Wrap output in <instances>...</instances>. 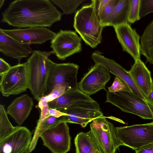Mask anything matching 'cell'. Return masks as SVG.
<instances>
[{
	"label": "cell",
	"mask_w": 153,
	"mask_h": 153,
	"mask_svg": "<svg viewBox=\"0 0 153 153\" xmlns=\"http://www.w3.org/2000/svg\"><path fill=\"white\" fill-rule=\"evenodd\" d=\"M130 2L128 21L133 24L140 19L139 16L140 0H130Z\"/></svg>",
	"instance_id": "cell-28"
},
{
	"label": "cell",
	"mask_w": 153,
	"mask_h": 153,
	"mask_svg": "<svg viewBox=\"0 0 153 153\" xmlns=\"http://www.w3.org/2000/svg\"><path fill=\"white\" fill-rule=\"evenodd\" d=\"M48 52L33 51L27 63L28 88L39 102L44 96L50 59Z\"/></svg>",
	"instance_id": "cell-3"
},
{
	"label": "cell",
	"mask_w": 153,
	"mask_h": 153,
	"mask_svg": "<svg viewBox=\"0 0 153 153\" xmlns=\"http://www.w3.org/2000/svg\"><path fill=\"white\" fill-rule=\"evenodd\" d=\"M66 91L63 87H58L54 88L48 95L43 97L39 102L38 107L40 109L48 105V103L58 98Z\"/></svg>",
	"instance_id": "cell-26"
},
{
	"label": "cell",
	"mask_w": 153,
	"mask_h": 153,
	"mask_svg": "<svg viewBox=\"0 0 153 153\" xmlns=\"http://www.w3.org/2000/svg\"><path fill=\"white\" fill-rule=\"evenodd\" d=\"M34 104L33 99L25 94L15 99L8 107L7 112L19 125H21L29 116Z\"/></svg>",
	"instance_id": "cell-19"
},
{
	"label": "cell",
	"mask_w": 153,
	"mask_h": 153,
	"mask_svg": "<svg viewBox=\"0 0 153 153\" xmlns=\"http://www.w3.org/2000/svg\"><path fill=\"white\" fill-rule=\"evenodd\" d=\"M65 115V113L58 110L49 108L46 117L51 115L59 117Z\"/></svg>",
	"instance_id": "cell-34"
},
{
	"label": "cell",
	"mask_w": 153,
	"mask_h": 153,
	"mask_svg": "<svg viewBox=\"0 0 153 153\" xmlns=\"http://www.w3.org/2000/svg\"><path fill=\"white\" fill-rule=\"evenodd\" d=\"M130 0H120L111 13L100 23L104 27H113L128 23Z\"/></svg>",
	"instance_id": "cell-21"
},
{
	"label": "cell",
	"mask_w": 153,
	"mask_h": 153,
	"mask_svg": "<svg viewBox=\"0 0 153 153\" xmlns=\"http://www.w3.org/2000/svg\"><path fill=\"white\" fill-rule=\"evenodd\" d=\"M0 30L23 44H41L53 39L56 33L46 27H31Z\"/></svg>",
	"instance_id": "cell-13"
},
{
	"label": "cell",
	"mask_w": 153,
	"mask_h": 153,
	"mask_svg": "<svg viewBox=\"0 0 153 153\" xmlns=\"http://www.w3.org/2000/svg\"><path fill=\"white\" fill-rule=\"evenodd\" d=\"M145 100L153 106V88L149 94L145 97Z\"/></svg>",
	"instance_id": "cell-35"
},
{
	"label": "cell",
	"mask_w": 153,
	"mask_h": 153,
	"mask_svg": "<svg viewBox=\"0 0 153 153\" xmlns=\"http://www.w3.org/2000/svg\"><path fill=\"white\" fill-rule=\"evenodd\" d=\"M62 15L49 0H16L3 12L1 22L19 28L50 27Z\"/></svg>",
	"instance_id": "cell-1"
},
{
	"label": "cell",
	"mask_w": 153,
	"mask_h": 153,
	"mask_svg": "<svg viewBox=\"0 0 153 153\" xmlns=\"http://www.w3.org/2000/svg\"><path fill=\"white\" fill-rule=\"evenodd\" d=\"M102 53L98 51L92 53V58L95 63L103 65L115 76H117L122 79L128 85L133 93L145 100V97L135 85L128 71L114 60L105 57Z\"/></svg>",
	"instance_id": "cell-16"
},
{
	"label": "cell",
	"mask_w": 153,
	"mask_h": 153,
	"mask_svg": "<svg viewBox=\"0 0 153 153\" xmlns=\"http://www.w3.org/2000/svg\"><path fill=\"white\" fill-rule=\"evenodd\" d=\"M86 100H94L79 89L68 90L58 98L48 102V105L49 108L59 110L67 108L77 101Z\"/></svg>",
	"instance_id": "cell-20"
},
{
	"label": "cell",
	"mask_w": 153,
	"mask_h": 153,
	"mask_svg": "<svg viewBox=\"0 0 153 153\" xmlns=\"http://www.w3.org/2000/svg\"><path fill=\"white\" fill-rule=\"evenodd\" d=\"M116 128L117 136L123 146L135 150L153 143V121Z\"/></svg>",
	"instance_id": "cell-8"
},
{
	"label": "cell",
	"mask_w": 153,
	"mask_h": 153,
	"mask_svg": "<svg viewBox=\"0 0 153 153\" xmlns=\"http://www.w3.org/2000/svg\"><path fill=\"white\" fill-rule=\"evenodd\" d=\"M11 66L2 58H0V75L1 76L7 71Z\"/></svg>",
	"instance_id": "cell-31"
},
{
	"label": "cell",
	"mask_w": 153,
	"mask_h": 153,
	"mask_svg": "<svg viewBox=\"0 0 153 153\" xmlns=\"http://www.w3.org/2000/svg\"><path fill=\"white\" fill-rule=\"evenodd\" d=\"M74 144L76 153H91L97 149L90 131L78 133L74 139Z\"/></svg>",
	"instance_id": "cell-23"
},
{
	"label": "cell",
	"mask_w": 153,
	"mask_h": 153,
	"mask_svg": "<svg viewBox=\"0 0 153 153\" xmlns=\"http://www.w3.org/2000/svg\"><path fill=\"white\" fill-rule=\"evenodd\" d=\"M104 117L94 120L90 124L92 138L100 153H115L123 146L117 137L116 127Z\"/></svg>",
	"instance_id": "cell-5"
},
{
	"label": "cell",
	"mask_w": 153,
	"mask_h": 153,
	"mask_svg": "<svg viewBox=\"0 0 153 153\" xmlns=\"http://www.w3.org/2000/svg\"><path fill=\"white\" fill-rule=\"evenodd\" d=\"M0 76V90L4 96L18 94L28 88L26 62L11 66Z\"/></svg>",
	"instance_id": "cell-9"
},
{
	"label": "cell",
	"mask_w": 153,
	"mask_h": 153,
	"mask_svg": "<svg viewBox=\"0 0 153 153\" xmlns=\"http://www.w3.org/2000/svg\"><path fill=\"white\" fill-rule=\"evenodd\" d=\"M120 0H111L102 12L98 16L100 23L107 18L112 12Z\"/></svg>",
	"instance_id": "cell-30"
},
{
	"label": "cell",
	"mask_w": 153,
	"mask_h": 153,
	"mask_svg": "<svg viewBox=\"0 0 153 153\" xmlns=\"http://www.w3.org/2000/svg\"><path fill=\"white\" fill-rule=\"evenodd\" d=\"M135 85L144 96H147L153 88L150 71L140 59L135 61L128 71Z\"/></svg>",
	"instance_id": "cell-18"
},
{
	"label": "cell",
	"mask_w": 153,
	"mask_h": 153,
	"mask_svg": "<svg viewBox=\"0 0 153 153\" xmlns=\"http://www.w3.org/2000/svg\"><path fill=\"white\" fill-rule=\"evenodd\" d=\"M32 137L27 128L17 126L12 134L0 141V153H22L29 149Z\"/></svg>",
	"instance_id": "cell-14"
},
{
	"label": "cell",
	"mask_w": 153,
	"mask_h": 153,
	"mask_svg": "<svg viewBox=\"0 0 153 153\" xmlns=\"http://www.w3.org/2000/svg\"><path fill=\"white\" fill-rule=\"evenodd\" d=\"M135 153H153V143L135 150Z\"/></svg>",
	"instance_id": "cell-33"
},
{
	"label": "cell",
	"mask_w": 153,
	"mask_h": 153,
	"mask_svg": "<svg viewBox=\"0 0 153 153\" xmlns=\"http://www.w3.org/2000/svg\"><path fill=\"white\" fill-rule=\"evenodd\" d=\"M114 80L112 85L108 88V91L114 93L120 91L132 92V91L127 83L120 77L115 76Z\"/></svg>",
	"instance_id": "cell-27"
},
{
	"label": "cell",
	"mask_w": 153,
	"mask_h": 153,
	"mask_svg": "<svg viewBox=\"0 0 153 153\" xmlns=\"http://www.w3.org/2000/svg\"><path fill=\"white\" fill-rule=\"evenodd\" d=\"M140 53L146 59V62L153 64V20L145 28L141 38Z\"/></svg>",
	"instance_id": "cell-22"
},
{
	"label": "cell",
	"mask_w": 153,
	"mask_h": 153,
	"mask_svg": "<svg viewBox=\"0 0 153 153\" xmlns=\"http://www.w3.org/2000/svg\"><path fill=\"white\" fill-rule=\"evenodd\" d=\"M40 137L43 145L52 153H67L70 150L71 137L67 123L60 121L44 131Z\"/></svg>",
	"instance_id": "cell-10"
},
{
	"label": "cell",
	"mask_w": 153,
	"mask_h": 153,
	"mask_svg": "<svg viewBox=\"0 0 153 153\" xmlns=\"http://www.w3.org/2000/svg\"><path fill=\"white\" fill-rule=\"evenodd\" d=\"M114 27L123 51L129 53L134 61L140 59V36L135 29L128 23Z\"/></svg>",
	"instance_id": "cell-15"
},
{
	"label": "cell",
	"mask_w": 153,
	"mask_h": 153,
	"mask_svg": "<svg viewBox=\"0 0 153 153\" xmlns=\"http://www.w3.org/2000/svg\"><path fill=\"white\" fill-rule=\"evenodd\" d=\"M106 102L122 111L137 115L142 118L153 120V114L148 103L132 92L120 91L106 93Z\"/></svg>",
	"instance_id": "cell-6"
},
{
	"label": "cell",
	"mask_w": 153,
	"mask_h": 153,
	"mask_svg": "<svg viewBox=\"0 0 153 153\" xmlns=\"http://www.w3.org/2000/svg\"><path fill=\"white\" fill-rule=\"evenodd\" d=\"M59 111L65 114L62 116L63 121L79 124L83 128L94 120L105 117L99 104L94 100L79 101Z\"/></svg>",
	"instance_id": "cell-7"
},
{
	"label": "cell",
	"mask_w": 153,
	"mask_h": 153,
	"mask_svg": "<svg viewBox=\"0 0 153 153\" xmlns=\"http://www.w3.org/2000/svg\"><path fill=\"white\" fill-rule=\"evenodd\" d=\"M5 0H0V9H1L2 6L3 5Z\"/></svg>",
	"instance_id": "cell-36"
},
{
	"label": "cell",
	"mask_w": 153,
	"mask_h": 153,
	"mask_svg": "<svg viewBox=\"0 0 153 153\" xmlns=\"http://www.w3.org/2000/svg\"><path fill=\"white\" fill-rule=\"evenodd\" d=\"M0 51L6 56L17 59L20 63L33 51L29 45L22 44L0 30Z\"/></svg>",
	"instance_id": "cell-17"
},
{
	"label": "cell",
	"mask_w": 153,
	"mask_h": 153,
	"mask_svg": "<svg viewBox=\"0 0 153 153\" xmlns=\"http://www.w3.org/2000/svg\"><path fill=\"white\" fill-rule=\"evenodd\" d=\"M109 72L103 65L95 63L78 83V89L89 96L102 89L106 90L105 85L111 78Z\"/></svg>",
	"instance_id": "cell-12"
},
{
	"label": "cell",
	"mask_w": 153,
	"mask_h": 153,
	"mask_svg": "<svg viewBox=\"0 0 153 153\" xmlns=\"http://www.w3.org/2000/svg\"><path fill=\"white\" fill-rule=\"evenodd\" d=\"M153 13V0H140L139 16L140 19Z\"/></svg>",
	"instance_id": "cell-29"
},
{
	"label": "cell",
	"mask_w": 153,
	"mask_h": 153,
	"mask_svg": "<svg viewBox=\"0 0 153 153\" xmlns=\"http://www.w3.org/2000/svg\"><path fill=\"white\" fill-rule=\"evenodd\" d=\"M111 0H97L96 10L97 16L102 12L107 4Z\"/></svg>",
	"instance_id": "cell-32"
},
{
	"label": "cell",
	"mask_w": 153,
	"mask_h": 153,
	"mask_svg": "<svg viewBox=\"0 0 153 153\" xmlns=\"http://www.w3.org/2000/svg\"><path fill=\"white\" fill-rule=\"evenodd\" d=\"M149 106L153 114V106L151 105L150 104H149Z\"/></svg>",
	"instance_id": "cell-37"
},
{
	"label": "cell",
	"mask_w": 153,
	"mask_h": 153,
	"mask_svg": "<svg viewBox=\"0 0 153 153\" xmlns=\"http://www.w3.org/2000/svg\"><path fill=\"white\" fill-rule=\"evenodd\" d=\"M81 38L74 32L61 30L51 40L50 47L59 59L80 52L82 50Z\"/></svg>",
	"instance_id": "cell-11"
},
{
	"label": "cell",
	"mask_w": 153,
	"mask_h": 153,
	"mask_svg": "<svg viewBox=\"0 0 153 153\" xmlns=\"http://www.w3.org/2000/svg\"><path fill=\"white\" fill-rule=\"evenodd\" d=\"M4 105H0V141L11 134L16 129L17 126H13L8 118Z\"/></svg>",
	"instance_id": "cell-24"
},
{
	"label": "cell",
	"mask_w": 153,
	"mask_h": 153,
	"mask_svg": "<svg viewBox=\"0 0 153 153\" xmlns=\"http://www.w3.org/2000/svg\"><path fill=\"white\" fill-rule=\"evenodd\" d=\"M51 1L62 9L63 11L62 14L66 15L75 13L78 6L85 1V0Z\"/></svg>",
	"instance_id": "cell-25"
},
{
	"label": "cell",
	"mask_w": 153,
	"mask_h": 153,
	"mask_svg": "<svg viewBox=\"0 0 153 153\" xmlns=\"http://www.w3.org/2000/svg\"><path fill=\"white\" fill-rule=\"evenodd\" d=\"M79 66L73 63H56L50 59L44 96L58 87L66 90L78 89L77 76Z\"/></svg>",
	"instance_id": "cell-4"
},
{
	"label": "cell",
	"mask_w": 153,
	"mask_h": 153,
	"mask_svg": "<svg viewBox=\"0 0 153 153\" xmlns=\"http://www.w3.org/2000/svg\"><path fill=\"white\" fill-rule=\"evenodd\" d=\"M97 0H92L89 5L83 6L76 13L74 27L85 43L92 48L102 40V32L105 27L98 19L96 10Z\"/></svg>",
	"instance_id": "cell-2"
},
{
	"label": "cell",
	"mask_w": 153,
	"mask_h": 153,
	"mask_svg": "<svg viewBox=\"0 0 153 153\" xmlns=\"http://www.w3.org/2000/svg\"><path fill=\"white\" fill-rule=\"evenodd\" d=\"M30 153V152H29V150L28 149L22 153Z\"/></svg>",
	"instance_id": "cell-38"
}]
</instances>
